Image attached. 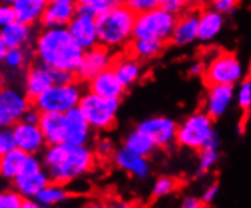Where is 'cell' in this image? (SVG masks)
Instances as JSON below:
<instances>
[{
  "label": "cell",
  "mask_w": 251,
  "mask_h": 208,
  "mask_svg": "<svg viewBox=\"0 0 251 208\" xmlns=\"http://www.w3.org/2000/svg\"><path fill=\"white\" fill-rule=\"evenodd\" d=\"M41 160L50 181L70 185L90 173L98 158L90 146H76L64 141L46 146L41 152Z\"/></svg>",
  "instance_id": "cell-1"
},
{
  "label": "cell",
  "mask_w": 251,
  "mask_h": 208,
  "mask_svg": "<svg viewBox=\"0 0 251 208\" xmlns=\"http://www.w3.org/2000/svg\"><path fill=\"white\" fill-rule=\"evenodd\" d=\"M35 61L50 67L75 73L81 64L84 49L72 37L67 27H40L32 44Z\"/></svg>",
  "instance_id": "cell-2"
},
{
  "label": "cell",
  "mask_w": 251,
  "mask_h": 208,
  "mask_svg": "<svg viewBox=\"0 0 251 208\" xmlns=\"http://www.w3.org/2000/svg\"><path fill=\"white\" fill-rule=\"evenodd\" d=\"M134 11L125 3H119L96 16L99 44L111 49L116 53L126 52L134 38L136 24Z\"/></svg>",
  "instance_id": "cell-3"
},
{
  "label": "cell",
  "mask_w": 251,
  "mask_h": 208,
  "mask_svg": "<svg viewBox=\"0 0 251 208\" xmlns=\"http://www.w3.org/2000/svg\"><path fill=\"white\" fill-rule=\"evenodd\" d=\"M85 90L82 82L78 79L66 84H53L49 90L40 94L35 100H32V107L40 113H61L79 107V102L84 96Z\"/></svg>",
  "instance_id": "cell-4"
},
{
  "label": "cell",
  "mask_w": 251,
  "mask_h": 208,
  "mask_svg": "<svg viewBox=\"0 0 251 208\" xmlns=\"http://www.w3.org/2000/svg\"><path fill=\"white\" fill-rule=\"evenodd\" d=\"M215 136H218V132L213 118L204 110L195 111L178 125L176 144L184 149L200 152Z\"/></svg>",
  "instance_id": "cell-5"
},
{
  "label": "cell",
  "mask_w": 251,
  "mask_h": 208,
  "mask_svg": "<svg viewBox=\"0 0 251 208\" xmlns=\"http://www.w3.org/2000/svg\"><path fill=\"white\" fill-rule=\"evenodd\" d=\"M178 16L163 6L140 12L136 16L134 38H148L160 43H171Z\"/></svg>",
  "instance_id": "cell-6"
},
{
  "label": "cell",
  "mask_w": 251,
  "mask_h": 208,
  "mask_svg": "<svg viewBox=\"0 0 251 208\" xmlns=\"http://www.w3.org/2000/svg\"><path fill=\"white\" fill-rule=\"evenodd\" d=\"M79 110L82 111L95 132H107L111 131L117 123L121 100L107 99L85 90L79 102Z\"/></svg>",
  "instance_id": "cell-7"
},
{
  "label": "cell",
  "mask_w": 251,
  "mask_h": 208,
  "mask_svg": "<svg viewBox=\"0 0 251 208\" xmlns=\"http://www.w3.org/2000/svg\"><path fill=\"white\" fill-rule=\"evenodd\" d=\"M205 85H239L245 78V67L231 52L219 50L205 63Z\"/></svg>",
  "instance_id": "cell-8"
},
{
  "label": "cell",
  "mask_w": 251,
  "mask_h": 208,
  "mask_svg": "<svg viewBox=\"0 0 251 208\" xmlns=\"http://www.w3.org/2000/svg\"><path fill=\"white\" fill-rule=\"evenodd\" d=\"M50 183V176L44 169L41 155H27L20 173L14 178L12 188L17 190L23 199H35L38 193Z\"/></svg>",
  "instance_id": "cell-9"
},
{
  "label": "cell",
  "mask_w": 251,
  "mask_h": 208,
  "mask_svg": "<svg viewBox=\"0 0 251 208\" xmlns=\"http://www.w3.org/2000/svg\"><path fill=\"white\" fill-rule=\"evenodd\" d=\"M31 107L32 100L26 96L23 88L0 85V129L19 123Z\"/></svg>",
  "instance_id": "cell-10"
},
{
  "label": "cell",
  "mask_w": 251,
  "mask_h": 208,
  "mask_svg": "<svg viewBox=\"0 0 251 208\" xmlns=\"http://www.w3.org/2000/svg\"><path fill=\"white\" fill-rule=\"evenodd\" d=\"M116 56H117L116 52H113L111 49L105 46H102V44H98V46L92 49L84 50L81 64L75 71L76 79L82 84H87L90 79L98 76L99 73L111 69Z\"/></svg>",
  "instance_id": "cell-11"
},
{
  "label": "cell",
  "mask_w": 251,
  "mask_h": 208,
  "mask_svg": "<svg viewBox=\"0 0 251 208\" xmlns=\"http://www.w3.org/2000/svg\"><path fill=\"white\" fill-rule=\"evenodd\" d=\"M137 129L146 134L152 140L157 149H169L176 144V131L178 123L168 116H152L142 120Z\"/></svg>",
  "instance_id": "cell-12"
},
{
  "label": "cell",
  "mask_w": 251,
  "mask_h": 208,
  "mask_svg": "<svg viewBox=\"0 0 251 208\" xmlns=\"http://www.w3.org/2000/svg\"><path fill=\"white\" fill-rule=\"evenodd\" d=\"M67 29L84 50L92 49L99 44L96 14H93L92 11L78 8L75 17L72 19Z\"/></svg>",
  "instance_id": "cell-13"
},
{
  "label": "cell",
  "mask_w": 251,
  "mask_h": 208,
  "mask_svg": "<svg viewBox=\"0 0 251 208\" xmlns=\"http://www.w3.org/2000/svg\"><path fill=\"white\" fill-rule=\"evenodd\" d=\"M53 84H55V70L38 61H34L23 71L22 88L31 100H35L40 94L49 90Z\"/></svg>",
  "instance_id": "cell-14"
},
{
  "label": "cell",
  "mask_w": 251,
  "mask_h": 208,
  "mask_svg": "<svg viewBox=\"0 0 251 208\" xmlns=\"http://www.w3.org/2000/svg\"><path fill=\"white\" fill-rule=\"evenodd\" d=\"M14 137H16L17 147L29 155H41L46 149L48 141L43 136V131L38 123H29L20 120L12 126Z\"/></svg>",
  "instance_id": "cell-15"
},
{
  "label": "cell",
  "mask_w": 251,
  "mask_h": 208,
  "mask_svg": "<svg viewBox=\"0 0 251 208\" xmlns=\"http://www.w3.org/2000/svg\"><path fill=\"white\" fill-rule=\"evenodd\" d=\"M236 99L234 85H207V93L204 97V111L213 120H218L227 114L231 103Z\"/></svg>",
  "instance_id": "cell-16"
},
{
  "label": "cell",
  "mask_w": 251,
  "mask_h": 208,
  "mask_svg": "<svg viewBox=\"0 0 251 208\" xmlns=\"http://www.w3.org/2000/svg\"><path fill=\"white\" fill-rule=\"evenodd\" d=\"M111 161L119 170L125 172L126 175H129L132 178H136L139 181H145L151 176L150 158L131 152L124 146L119 147V149H116Z\"/></svg>",
  "instance_id": "cell-17"
},
{
  "label": "cell",
  "mask_w": 251,
  "mask_h": 208,
  "mask_svg": "<svg viewBox=\"0 0 251 208\" xmlns=\"http://www.w3.org/2000/svg\"><path fill=\"white\" fill-rule=\"evenodd\" d=\"M198 23H200V9H186L181 14H178L171 43L176 47H186L197 43Z\"/></svg>",
  "instance_id": "cell-18"
},
{
  "label": "cell",
  "mask_w": 251,
  "mask_h": 208,
  "mask_svg": "<svg viewBox=\"0 0 251 208\" xmlns=\"http://www.w3.org/2000/svg\"><path fill=\"white\" fill-rule=\"evenodd\" d=\"M66 122V143L76 146H90L93 139V128L88 123L79 107L73 108L64 114Z\"/></svg>",
  "instance_id": "cell-19"
},
{
  "label": "cell",
  "mask_w": 251,
  "mask_h": 208,
  "mask_svg": "<svg viewBox=\"0 0 251 208\" xmlns=\"http://www.w3.org/2000/svg\"><path fill=\"white\" fill-rule=\"evenodd\" d=\"M85 85H87V92L95 93L102 97H107V99H117V100H122L124 94L128 90L119 79V76L116 75L113 67L99 73L98 76L90 79Z\"/></svg>",
  "instance_id": "cell-20"
},
{
  "label": "cell",
  "mask_w": 251,
  "mask_h": 208,
  "mask_svg": "<svg viewBox=\"0 0 251 208\" xmlns=\"http://www.w3.org/2000/svg\"><path fill=\"white\" fill-rule=\"evenodd\" d=\"M113 70L126 88L136 85L145 73L143 61H140L134 55H131L128 50L117 53L113 64Z\"/></svg>",
  "instance_id": "cell-21"
},
{
  "label": "cell",
  "mask_w": 251,
  "mask_h": 208,
  "mask_svg": "<svg viewBox=\"0 0 251 208\" xmlns=\"http://www.w3.org/2000/svg\"><path fill=\"white\" fill-rule=\"evenodd\" d=\"M226 26V16L218 12L212 6L200 9L198 23V43L212 44L223 32Z\"/></svg>",
  "instance_id": "cell-22"
},
{
  "label": "cell",
  "mask_w": 251,
  "mask_h": 208,
  "mask_svg": "<svg viewBox=\"0 0 251 208\" xmlns=\"http://www.w3.org/2000/svg\"><path fill=\"white\" fill-rule=\"evenodd\" d=\"M8 49L16 47H32L37 37V27L29 26L20 20H12L5 27L0 29Z\"/></svg>",
  "instance_id": "cell-23"
},
{
  "label": "cell",
  "mask_w": 251,
  "mask_h": 208,
  "mask_svg": "<svg viewBox=\"0 0 251 208\" xmlns=\"http://www.w3.org/2000/svg\"><path fill=\"white\" fill-rule=\"evenodd\" d=\"M48 5V0H12L11 2L16 19L34 27L41 26V19Z\"/></svg>",
  "instance_id": "cell-24"
},
{
  "label": "cell",
  "mask_w": 251,
  "mask_h": 208,
  "mask_svg": "<svg viewBox=\"0 0 251 208\" xmlns=\"http://www.w3.org/2000/svg\"><path fill=\"white\" fill-rule=\"evenodd\" d=\"M43 136L49 144H58L66 141V122L61 113H41L38 122Z\"/></svg>",
  "instance_id": "cell-25"
},
{
  "label": "cell",
  "mask_w": 251,
  "mask_h": 208,
  "mask_svg": "<svg viewBox=\"0 0 251 208\" xmlns=\"http://www.w3.org/2000/svg\"><path fill=\"white\" fill-rule=\"evenodd\" d=\"M78 11L76 3H49L40 27H67Z\"/></svg>",
  "instance_id": "cell-26"
},
{
  "label": "cell",
  "mask_w": 251,
  "mask_h": 208,
  "mask_svg": "<svg viewBox=\"0 0 251 208\" xmlns=\"http://www.w3.org/2000/svg\"><path fill=\"white\" fill-rule=\"evenodd\" d=\"M70 198H72V191L69 190V185L50 181L38 193L35 201L46 207L56 208L60 205H64L67 201H70Z\"/></svg>",
  "instance_id": "cell-27"
},
{
  "label": "cell",
  "mask_w": 251,
  "mask_h": 208,
  "mask_svg": "<svg viewBox=\"0 0 251 208\" xmlns=\"http://www.w3.org/2000/svg\"><path fill=\"white\" fill-rule=\"evenodd\" d=\"M27 155L29 154L23 152L19 147L8 154L0 155V178L5 181L12 183L14 178H16L23 169Z\"/></svg>",
  "instance_id": "cell-28"
},
{
  "label": "cell",
  "mask_w": 251,
  "mask_h": 208,
  "mask_svg": "<svg viewBox=\"0 0 251 208\" xmlns=\"http://www.w3.org/2000/svg\"><path fill=\"white\" fill-rule=\"evenodd\" d=\"M35 61L34 50L32 47H16V49H8L5 59H3V67L12 73H22Z\"/></svg>",
  "instance_id": "cell-29"
},
{
  "label": "cell",
  "mask_w": 251,
  "mask_h": 208,
  "mask_svg": "<svg viewBox=\"0 0 251 208\" xmlns=\"http://www.w3.org/2000/svg\"><path fill=\"white\" fill-rule=\"evenodd\" d=\"M166 44L160 43L155 40H148V38H132L128 52L139 58L140 61H151V59L157 58L161 52L165 50Z\"/></svg>",
  "instance_id": "cell-30"
},
{
  "label": "cell",
  "mask_w": 251,
  "mask_h": 208,
  "mask_svg": "<svg viewBox=\"0 0 251 208\" xmlns=\"http://www.w3.org/2000/svg\"><path fill=\"white\" fill-rule=\"evenodd\" d=\"M122 146L126 147L128 151L134 152L137 155H142V157H146V158H150L157 151V147L152 143V140L148 137L146 134L139 131L137 128L126 134Z\"/></svg>",
  "instance_id": "cell-31"
},
{
  "label": "cell",
  "mask_w": 251,
  "mask_h": 208,
  "mask_svg": "<svg viewBox=\"0 0 251 208\" xmlns=\"http://www.w3.org/2000/svg\"><path fill=\"white\" fill-rule=\"evenodd\" d=\"M219 147H221V140L219 136H215L202 149L198 152V175H205L209 173L219 160Z\"/></svg>",
  "instance_id": "cell-32"
},
{
  "label": "cell",
  "mask_w": 251,
  "mask_h": 208,
  "mask_svg": "<svg viewBox=\"0 0 251 208\" xmlns=\"http://www.w3.org/2000/svg\"><path fill=\"white\" fill-rule=\"evenodd\" d=\"M180 184H181V181L175 176H169V175L158 176L152 184L151 198L152 199H163V198L172 195L174 191L178 190Z\"/></svg>",
  "instance_id": "cell-33"
},
{
  "label": "cell",
  "mask_w": 251,
  "mask_h": 208,
  "mask_svg": "<svg viewBox=\"0 0 251 208\" xmlns=\"http://www.w3.org/2000/svg\"><path fill=\"white\" fill-rule=\"evenodd\" d=\"M75 3L78 5V8L92 11L98 16V14L122 3V0H75Z\"/></svg>",
  "instance_id": "cell-34"
},
{
  "label": "cell",
  "mask_w": 251,
  "mask_h": 208,
  "mask_svg": "<svg viewBox=\"0 0 251 208\" xmlns=\"http://www.w3.org/2000/svg\"><path fill=\"white\" fill-rule=\"evenodd\" d=\"M236 103L247 114L251 111V79H244L236 88Z\"/></svg>",
  "instance_id": "cell-35"
},
{
  "label": "cell",
  "mask_w": 251,
  "mask_h": 208,
  "mask_svg": "<svg viewBox=\"0 0 251 208\" xmlns=\"http://www.w3.org/2000/svg\"><path fill=\"white\" fill-rule=\"evenodd\" d=\"M25 199L17 190L2 188L0 190V208H22Z\"/></svg>",
  "instance_id": "cell-36"
},
{
  "label": "cell",
  "mask_w": 251,
  "mask_h": 208,
  "mask_svg": "<svg viewBox=\"0 0 251 208\" xmlns=\"http://www.w3.org/2000/svg\"><path fill=\"white\" fill-rule=\"evenodd\" d=\"M116 149H117V147L114 146V143L110 139H100L93 147L98 160H111Z\"/></svg>",
  "instance_id": "cell-37"
},
{
  "label": "cell",
  "mask_w": 251,
  "mask_h": 208,
  "mask_svg": "<svg viewBox=\"0 0 251 208\" xmlns=\"http://www.w3.org/2000/svg\"><path fill=\"white\" fill-rule=\"evenodd\" d=\"M161 2H163V0H122V3H125L131 11H134L136 14L158 8V6H161Z\"/></svg>",
  "instance_id": "cell-38"
},
{
  "label": "cell",
  "mask_w": 251,
  "mask_h": 208,
  "mask_svg": "<svg viewBox=\"0 0 251 208\" xmlns=\"http://www.w3.org/2000/svg\"><path fill=\"white\" fill-rule=\"evenodd\" d=\"M14 149H17V143H16V137H14L12 128L0 129V155L8 154Z\"/></svg>",
  "instance_id": "cell-39"
},
{
  "label": "cell",
  "mask_w": 251,
  "mask_h": 208,
  "mask_svg": "<svg viewBox=\"0 0 251 208\" xmlns=\"http://www.w3.org/2000/svg\"><path fill=\"white\" fill-rule=\"evenodd\" d=\"M239 3H241V0H210V6L216 9L218 12L224 14V16L231 14L239 6Z\"/></svg>",
  "instance_id": "cell-40"
},
{
  "label": "cell",
  "mask_w": 251,
  "mask_h": 208,
  "mask_svg": "<svg viewBox=\"0 0 251 208\" xmlns=\"http://www.w3.org/2000/svg\"><path fill=\"white\" fill-rule=\"evenodd\" d=\"M12 20H16V16H14V9L11 3L0 2V29L5 27Z\"/></svg>",
  "instance_id": "cell-41"
},
{
  "label": "cell",
  "mask_w": 251,
  "mask_h": 208,
  "mask_svg": "<svg viewBox=\"0 0 251 208\" xmlns=\"http://www.w3.org/2000/svg\"><path fill=\"white\" fill-rule=\"evenodd\" d=\"M218 193H219V183L215 181V183H212L210 185L205 187V190L202 191L201 199H202V202H204L205 205H210V204L216 199Z\"/></svg>",
  "instance_id": "cell-42"
},
{
  "label": "cell",
  "mask_w": 251,
  "mask_h": 208,
  "mask_svg": "<svg viewBox=\"0 0 251 208\" xmlns=\"http://www.w3.org/2000/svg\"><path fill=\"white\" fill-rule=\"evenodd\" d=\"M204 71H205V63L201 61V59H197V61H194L189 67V75L194 78H202Z\"/></svg>",
  "instance_id": "cell-43"
},
{
  "label": "cell",
  "mask_w": 251,
  "mask_h": 208,
  "mask_svg": "<svg viewBox=\"0 0 251 208\" xmlns=\"http://www.w3.org/2000/svg\"><path fill=\"white\" fill-rule=\"evenodd\" d=\"M205 207L207 205L202 202V199L197 196H186L181 201V208H205Z\"/></svg>",
  "instance_id": "cell-44"
},
{
  "label": "cell",
  "mask_w": 251,
  "mask_h": 208,
  "mask_svg": "<svg viewBox=\"0 0 251 208\" xmlns=\"http://www.w3.org/2000/svg\"><path fill=\"white\" fill-rule=\"evenodd\" d=\"M40 116H41V113H40L37 108L31 107V108H29V110L26 111V114L23 116L22 120L29 122V123H38V122H40Z\"/></svg>",
  "instance_id": "cell-45"
},
{
  "label": "cell",
  "mask_w": 251,
  "mask_h": 208,
  "mask_svg": "<svg viewBox=\"0 0 251 208\" xmlns=\"http://www.w3.org/2000/svg\"><path fill=\"white\" fill-rule=\"evenodd\" d=\"M79 208H110L107 202L100 201V199H96V198H92V199H87L81 204Z\"/></svg>",
  "instance_id": "cell-46"
},
{
  "label": "cell",
  "mask_w": 251,
  "mask_h": 208,
  "mask_svg": "<svg viewBox=\"0 0 251 208\" xmlns=\"http://www.w3.org/2000/svg\"><path fill=\"white\" fill-rule=\"evenodd\" d=\"M178 2L181 3L183 9L186 11V9H200L205 0H178Z\"/></svg>",
  "instance_id": "cell-47"
},
{
  "label": "cell",
  "mask_w": 251,
  "mask_h": 208,
  "mask_svg": "<svg viewBox=\"0 0 251 208\" xmlns=\"http://www.w3.org/2000/svg\"><path fill=\"white\" fill-rule=\"evenodd\" d=\"M110 208H142L139 204L136 202H129V201H114L111 204H108Z\"/></svg>",
  "instance_id": "cell-48"
},
{
  "label": "cell",
  "mask_w": 251,
  "mask_h": 208,
  "mask_svg": "<svg viewBox=\"0 0 251 208\" xmlns=\"http://www.w3.org/2000/svg\"><path fill=\"white\" fill-rule=\"evenodd\" d=\"M22 208H50V207H46V205H43L40 202H37L35 199H25Z\"/></svg>",
  "instance_id": "cell-49"
},
{
  "label": "cell",
  "mask_w": 251,
  "mask_h": 208,
  "mask_svg": "<svg viewBox=\"0 0 251 208\" xmlns=\"http://www.w3.org/2000/svg\"><path fill=\"white\" fill-rule=\"evenodd\" d=\"M6 52H8V46H6L2 34H0V66H3V59H5Z\"/></svg>",
  "instance_id": "cell-50"
},
{
  "label": "cell",
  "mask_w": 251,
  "mask_h": 208,
  "mask_svg": "<svg viewBox=\"0 0 251 208\" xmlns=\"http://www.w3.org/2000/svg\"><path fill=\"white\" fill-rule=\"evenodd\" d=\"M49 3H75V0H48Z\"/></svg>",
  "instance_id": "cell-51"
},
{
  "label": "cell",
  "mask_w": 251,
  "mask_h": 208,
  "mask_svg": "<svg viewBox=\"0 0 251 208\" xmlns=\"http://www.w3.org/2000/svg\"><path fill=\"white\" fill-rule=\"evenodd\" d=\"M0 2H5V3H11L12 0H0Z\"/></svg>",
  "instance_id": "cell-52"
}]
</instances>
